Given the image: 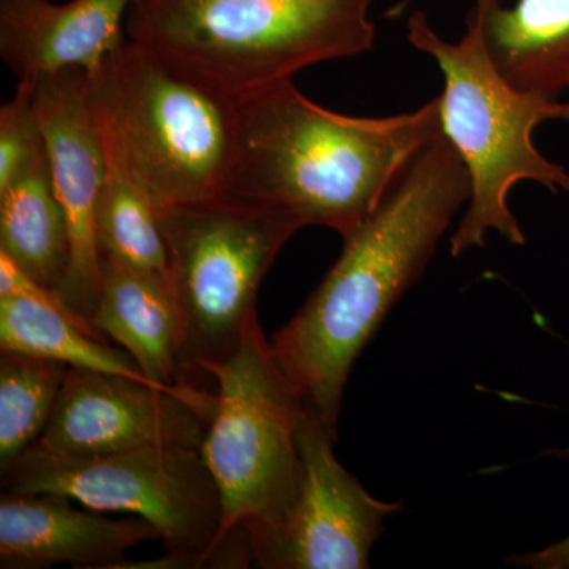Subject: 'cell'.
I'll use <instances>...</instances> for the list:
<instances>
[{
    "label": "cell",
    "mask_w": 569,
    "mask_h": 569,
    "mask_svg": "<svg viewBox=\"0 0 569 569\" xmlns=\"http://www.w3.org/2000/svg\"><path fill=\"white\" fill-rule=\"evenodd\" d=\"M470 174L445 133L422 149L369 219L342 236L339 260L269 342L277 366L337 440L343 389L389 310L425 274L470 201Z\"/></svg>",
    "instance_id": "obj_1"
},
{
    "label": "cell",
    "mask_w": 569,
    "mask_h": 569,
    "mask_svg": "<svg viewBox=\"0 0 569 569\" xmlns=\"http://www.w3.org/2000/svg\"><path fill=\"white\" fill-rule=\"evenodd\" d=\"M223 198L346 236L369 219L441 130L440 100L389 118H353L306 99L291 80L234 100Z\"/></svg>",
    "instance_id": "obj_2"
},
{
    "label": "cell",
    "mask_w": 569,
    "mask_h": 569,
    "mask_svg": "<svg viewBox=\"0 0 569 569\" xmlns=\"http://www.w3.org/2000/svg\"><path fill=\"white\" fill-rule=\"evenodd\" d=\"M373 0H134L126 33L236 100L296 71L372 50Z\"/></svg>",
    "instance_id": "obj_3"
},
{
    "label": "cell",
    "mask_w": 569,
    "mask_h": 569,
    "mask_svg": "<svg viewBox=\"0 0 569 569\" xmlns=\"http://www.w3.org/2000/svg\"><path fill=\"white\" fill-rule=\"evenodd\" d=\"M407 29L410 43L432 56L443 71L445 92L438 97L441 130L470 174L471 197L452 234L451 253L459 257L485 247L490 230L511 244H526L509 211L508 193L520 181L569 193L568 171L546 159L531 140L541 122L569 123V102L519 91L501 77L486 48L478 0L468 11L467 32L458 43L441 39L422 11L411 13Z\"/></svg>",
    "instance_id": "obj_4"
},
{
    "label": "cell",
    "mask_w": 569,
    "mask_h": 569,
    "mask_svg": "<svg viewBox=\"0 0 569 569\" xmlns=\"http://www.w3.org/2000/svg\"><path fill=\"white\" fill-rule=\"evenodd\" d=\"M89 96L157 209L222 197L233 162L234 100L129 37L89 71Z\"/></svg>",
    "instance_id": "obj_5"
},
{
    "label": "cell",
    "mask_w": 569,
    "mask_h": 569,
    "mask_svg": "<svg viewBox=\"0 0 569 569\" xmlns=\"http://www.w3.org/2000/svg\"><path fill=\"white\" fill-rule=\"evenodd\" d=\"M157 212L181 323L183 367L193 380L238 350L258 318L266 272L305 224L290 213L223 197Z\"/></svg>",
    "instance_id": "obj_6"
},
{
    "label": "cell",
    "mask_w": 569,
    "mask_h": 569,
    "mask_svg": "<svg viewBox=\"0 0 569 569\" xmlns=\"http://www.w3.org/2000/svg\"><path fill=\"white\" fill-rule=\"evenodd\" d=\"M203 370L217 385L201 445L222 503L213 542L239 527L249 537L274 530L298 490V422L306 402L277 366L258 318L230 358Z\"/></svg>",
    "instance_id": "obj_7"
},
{
    "label": "cell",
    "mask_w": 569,
    "mask_h": 569,
    "mask_svg": "<svg viewBox=\"0 0 569 569\" xmlns=\"http://www.w3.org/2000/svg\"><path fill=\"white\" fill-rule=\"evenodd\" d=\"M6 492L56 493L99 512H129L159 531L167 550L203 548L222 526V503L201 449L153 447L71 456L33 445L2 470Z\"/></svg>",
    "instance_id": "obj_8"
},
{
    "label": "cell",
    "mask_w": 569,
    "mask_h": 569,
    "mask_svg": "<svg viewBox=\"0 0 569 569\" xmlns=\"http://www.w3.org/2000/svg\"><path fill=\"white\" fill-rule=\"evenodd\" d=\"M336 438L310 406L298 422L299 482L287 518L249 537L253 563L263 569H365L402 501L377 500L332 452Z\"/></svg>",
    "instance_id": "obj_9"
},
{
    "label": "cell",
    "mask_w": 569,
    "mask_h": 569,
    "mask_svg": "<svg viewBox=\"0 0 569 569\" xmlns=\"http://www.w3.org/2000/svg\"><path fill=\"white\" fill-rule=\"evenodd\" d=\"M216 392L162 388L132 378L67 370L61 395L36 445L71 456L153 447L201 449Z\"/></svg>",
    "instance_id": "obj_10"
},
{
    "label": "cell",
    "mask_w": 569,
    "mask_h": 569,
    "mask_svg": "<svg viewBox=\"0 0 569 569\" xmlns=\"http://www.w3.org/2000/svg\"><path fill=\"white\" fill-rule=\"evenodd\" d=\"M31 82L56 193L66 211L70 260L56 295L67 309L92 323L99 305L102 271L96 212L102 190V133L89 96V71L62 69L21 80Z\"/></svg>",
    "instance_id": "obj_11"
},
{
    "label": "cell",
    "mask_w": 569,
    "mask_h": 569,
    "mask_svg": "<svg viewBox=\"0 0 569 569\" xmlns=\"http://www.w3.org/2000/svg\"><path fill=\"white\" fill-rule=\"evenodd\" d=\"M160 539L148 520L110 519L82 511L56 493H3L0 498V568L116 569L126 553Z\"/></svg>",
    "instance_id": "obj_12"
},
{
    "label": "cell",
    "mask_w": 569,
    "mask_h": 569,
    "mask_svg": "<svg viewBox=\"0 0 569 569\" xmlns=\"http://www.w3.org/2000/svg\"><path fill=\"white\" fill-rule=\"evenodd\" d=\"M134 0H0V56L18 81L62 69L93 71L127 40Z\"/></svg>",
    "instance_id": "obj_13"
},
{
    "label": "cell",
    "mask_w": 569,
    "mask_h": 569,
    "mask_svg": "<svg viewBox=\"0 0 569 569\" xmlns=\"http://www.w3.org/2000/svg\"><path fill=\"white\" fill-rule=\"evenodd\" d=\"M100 271L93 326L132 356L152 383L163 388L194 385L183 367L181 323L168 277L107 257H100Z\"/></svg>",
    "instance_id": "obj_14"
},
{
    "label": "cell",
    "mask_w": 569,
    "mask_h": 569,
    "mask_svg": "<svg viewBox=\"0 0 569 569\" xmlns=\"http://www.w3.org/2000/svg\"><path fill=\"white\" fill-rule=\"evenodd\" d=\"M486 48L501 77L522 92L560 100L569 91V0H478Z\"/></svg>",
    "instance_id": "obj_15"
},
{
    "label": "cell",
    "mask_w": 569,
    "mask_h": 569,
    "mask_svg": "<svg viewBox=\"0 0 569 569\" xmlns=\"http://www.w3.org/2000/svg\"><path fill=\"white\" fill-rule=\"evenodd\" d=\"M97 335L99 329L74 316L56 293L0 296V351L152 383L132 356L111 348Z\"/></svg>",
    "instance_id": "obj_16"
},
{
    "label": "cell",
    "mask_w": 569,
    "mask_h": 569,
    "mask_svg": "<svg viewBox=\"0 0 569 569\" xmlns=\"http://www.w3.org/2000/svg\"><path fill=\"white\" fill-rule=\"evenodd\" d=\"M0 252L54 293L66 276L69 223L52 183L48 153L0 189Z\"/></svg>",
    "instance_id": "obj_17"
},
{
    "label": "cell",
    "mask_w": 569,
    "mask_h": 569,
    "mask_svg": "<svg viewBox=\"0 0 569 569\" xmlns=\"http://www.w3.org/2000/svg\"><path fill=\"white\" fill-rule=\"evenodd\" d=\"M93 112L104 152L103 183L96 212L100 257L140 271L167 276V246L157 206L144 183L134 174L110 126L96 108Z\"/></svg>",
    "instance_id": "obj_18"
},
{
    "label": "cell",
    "mask_w": 569,
    "mask_h": 569,
    "mask_svg": "<svg viewBox=\"0 0 569 569\" xmlns=\"http://www.w3.org/2000/svg\"><path fill=\"white\" fill-rule=\"evenodd\" d=\"M69 367L36 356H0V467L7 468L43 436Z\"/></svg>",
    "instance_id": "obj_19"
},
{
    "label": "cell",
    "mask_w": 569,
    "mask_h": 569,
    "mask_svg": "<svg viewBox=\"0 0 569 569\" xmlns=\"http://www.w3.org/2000/svg\"><path fill=\"white\" fill-rule=\"evenodd\" d=\"M47 140L31 82L18 81L17 93L0 108V189L47 156Z\"/></svg>",
    "instance_id": "obj_20"
},
{
    "label": "cell",
    "mask_w": 569,
    "mask_h": 569,
    "mask_svg": "<svg viewBox=\"0 0 569 569\" xmlns=\"http://www.w3.org/2000/svg\"><path fill=\"white\" fill-rule=\"evenodd\" d=\"M253 557L249 535L239 527L220 541L203 548L167 550L159 559L148 561H122L116 569H193V568H249Z\"/></svg>",
    "instance_id": "obj_21"
},
{
    "label": "cell",
    "mask_w": 569,
    "mask_h": 569,
    "mask_svg": "<svg viewBox=\"0 0 569 569\" xmlns=\"http://www.w3.org/2000/svg\"><path fill=\"white\" fill-rule=\"evenodd\" d=\"M545 456H557L560 459H569V448L552 449L545 452ZM515 567L531 569H569V535L556 545L535 552L512 556L507 559Z\"/></svg>",
    "instance_id": "obj_22"
}]
</instances>
